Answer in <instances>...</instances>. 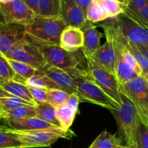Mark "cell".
Returning <instances> with one entry per match:
<instances>
[{
    "mask_svg": "<svg viewBox=\"0 0 148 148\" xmlns=\"http://www.w3.org/2000/svg\"><path fill=\"white\" fill-rule=\"evenodd\" d=\"M70 70L75 79L76 95L79 98L80 103H91L111 111H118L120 109V106L91 79L86 70L78 68Z\"/></svg>",
    "mask_w": 148,
    "mask_h": 148,
    "instance_id": "obj_1",
    "label": "cell"
},
{
    "mask_svg": "<svg viewBox=\"0 0 148 148\" xmlns=\"http://www.w3.org/2000/svg\"><path fill=\"white\" fill-rule=\"evenodd\" d=\"M67 27L59 17L36 15L25 25L26 33L37 42L51 45H59L62 32Z\"/></svg>",
    "mask_w": 148,
    "mask_h": 148,
    "instance_id": "obj_2",
    "label": "cell"
},
{
    "mask_svg": "<svg viewBox=\"0 0 148 148\" xmlns=\"http://www.w3.org/2000/svg\"><path fill=\"white\" fill-rule=\"evenodd\" d=\"M122 103L118 111H112L117 121L118 130L127 147L137 148L136 133L139 118L133 104L120 92Z\"/></svg>",
    "mask_w": 148,
    "mask_h": 148,
    "instance_id": "obj_3",
    "label": "cell"
},
{
    "mask_svg": "<svg viewBox=\"0 0 148 148\" xmlns=\"http://www.w3.org/2000/svg\"><path fill=\"white\" fill-rule=\"evenodd\" d=\"M12 130L23 148L49 147L59 139H71L75 135L71 130L59 127L30 131Z\"/></svg>",
    "mask_w": 148,
    "mask_h": 148,
    "instance_id": "obj_4",
    "label": "cell"
},
{
    "mask_svg": "<svg viewBox=\"0 0 148 148\" xmlns=\"http://www.w3.org/2000/svg\"><path fill=\"white\" fill-rule=\"evenodd\" d=\"M39 49L43 54L46 64L64 70H69L77 66L86 59L82 49L75 52L64 50L59 45H51L38 42Z\"/></svg>",
    "mask_w": 148,
    "mask_h": 148,
    "instance_id": "obj_5",
    "label": "cell"
},
{
    "mask_svg": "<svg viewBox=\"0 0 148 148\" xmlns=\"http://www.w3.org/2000/svg\"><path fill=\"white\" fill-rule=\"evenodd\" d=\"M120 90L133 104L141 121L148 127V81L144 77H136L120 85Z\"/></svg>",
    "mask_w": 148,
    "mask_h": 148,
    "instance_id": "obj_6",
    "label": "cell"
},
{
    "mask_svg": "<svg viewBox=\"0 0 148 148\" xmlns=\"http://www.w3.org/2000/svg\"><path fill=\"white\" fill-rule=\"evenodd\" d=\"M4 57L26 64L36 69H41L46 64L38 42L26 34V37L17 43Z\"/></svg>",
    "mask_w": 148,
    "mask_h": 148,
    "instance_id": "obj_7",
    "label": "cell"
},
{
    "mask_svg": "<svg viewBox=\"0 0 148 148\" xmlns=\"http://www.w3.org/2000/svg\"><path fill=\"white\" fill-rule=\"evenodd\" d=\"M87 69H86L91 79L112 99L120 106V84L114 75L109 72L90 58H86Z\"/></svg>",
    "mask_w": 148,
    "mask_h": 148,
    "instance_id": "obj_8",
    "label": "cell"
},
{
    "mask_svg": "<svg viewBox=\"0 0 148 148\" xmlns=\"http://www.w3.org/2000/svg\"><path fill=\"white\" fill-rule=\"evenodd\" d=\"M105 24L110 28L113 38V43H114V48L116 53L115 77L119 84L123 85L139 76L133 72V69L126 63L123 58V43L120 39L118 31L113 20L110 19L107 20L105 22Z\"/></svg>",
    "mask_w": 148,
    "mask_h": 148,
    "instance_id": "obj_9",
    "label": "cell"
},
{
    "mask_svg": "<svg viewBox=\"0 0 148 148\" xmlns=\"http://www.w3.org/2000/svg\"><path fill=\"white\" fill-rule=\"evenodd\" d=\"M122 36L135 46H148V30L139 25L129 17L120 14L113 18Z\"/></svg>",
    "mask_w": 148,
    "mask_h": 148,
    "instance_id": "obj_10",
    "label": "cell"
},
{
    "mask_svg": "<svg viewBox=\"0 0 148 148\" xmlns=\"http://www.w3.org/2000/svg\"><path fill=\"white\" fill-rule=\"evenodd\" d=\"M104 30L106 41L89 57L100 66L115 76L116 53L111 31L105 23L100 25Z\"/></svg>",
    "mask_w": 148,
    "mask_h": 148,
    "instance_id": "obj_11",
    "label": "cell"
},
{
    "mask_svg": "<svg viewBox=\"0 0 148 148\" xmlns=\"http://www.w3.org/2000/svg\"><path fill=\"white\" fill-rule=\"evenodd\" d=\"M0 10L6 23L26 25L37 15L23 0H13L7 4H0Z\"/></svg>",
    "mask_w": 148,
    "mask_h": 148,
    "instance_id": "obj_12",
    "label": "cell"
},
{
    "mask_svg": "<svg viewBox=\"0 0 148 148\" xmlns=\"http://www.w3.org/2000/svg\"><path fill=\"white\" fill-rule=\"evenodd\" d=\"M59 17L67 26L79 27L81 30L91 23L86 20L75 0H60Z\"/></svg>",
    "mask_w": 148,
    "mask_h": 148,
    "instance_id": "obj_13",
    "label": "cell"
},
{
    "mask_svg": "<svg viewBox=\"0 0 148 148\" xmlns=\"http://www.w3.org/2000/svg\"><path fill=\"white\" fill-rule=\"evenodd\" d=\"M26 36L25 25L14 23L0 25V56H5Z\"/></svg>",
    "mask_w": 148,
    "mask_h": 148,
    "instance_id": "obj_14",
    "label": "cell"
},
{
    "mask_svg": "<svg viewBox=\"0 0 148 148\" xmlns=\"http://www.w3.org/2000/svg\"><path fill=\"white\" fill-rule=\"evenodd\" d=\"M41 72L55 82L62 90L69 94H76V84L71 70H64L46 64L40 69Z\"/></svg>",
    "mask_w": 148,
    "mask_h": 148,
    "instance_id": "obj_15",
    "label": "cell"
},
{
    "mask_svg": "<svg viewBox=\"0 0 148 148\" xmlns=\"http://www.w3.org/2000/svg\"><path fill=\"white\" fill-rule=\"evenodd\" d=\"M59 46L67 51L80 50L84 46V33L79 27L67 26L61 33Z\"/></svg>",
    "mask_w": 148,
    "mask_h": 148,
    "instance_id": "obj_16",
    "label": "cell"
},
{
    "mask_svg": "<svg viewBox=\"0 0 148 148\" xmlns=\"http://www.w3.org/2000/svg\"><path fill=\"white\" fill-rule=\"evenodd\" d=\"M4 121L12 129L15 130H20V131H30V130L57 128V127L56 126L49 124L37 116L24 119H4Z\"/></svg>",
    "mask_w": 148,
    "mask_h": 148,
    "instance_id": "obj_17",
    "label": "cell"
},
{
    "mask_svg": "<svg viewBox=\"0 0 148 148\" xmlns=\"http://www.w3.org/2000/svg\"><path fill=\"white\" fill-rule=\"evenodd\" d=\"M84 33V46L82 49L85 58L91 57V55L100 47V39L102 33L97 30L93 23L81 30Z\"/></svg>",
    "mask_w": 148,
    "mask_h": 148,
    "instance_id": "obj_18",
    "label": "cell"
},
{
    "mask_svg": "<svg viewBox=\"0 0 148 148\" xmlns=\"http://www.w3.org/2000/svg\"><path fill=\"white\" fill-rule=\"evenodd\" d=\"M0 87L12 95L21 98L35 106H37V103L35 102L30 94L28 88L26 85L18 83L13 80H4L0 85Z\"/></svg>",
    "mask_w": 148,
    "mask_h": 148,
    "instance_id": "obj_19",
    "label": "cell"
},
{
    "mask_svg": "<svg viewBox=\"0 0 148 148\" xmlns=\"http://www.w3.org/2000/svg\"><path fill=\"white\" fill-rule=\"evenodd\" d=\"M91 145L96 148H126L121 145V140L116 137L115 134H111L104 130L92 143Z\"/></svg>",
    "mask_w": 148,
    "mask_h": 148,
    "instance_id": "obj_20",
    "label": "cell"
},
{
    "mask_svg": "<svg viewBox=\"0 0 148 148\" xmlns=\"http://www.w3.org/2000/svg\"><path fill=\"white\" fill-rule=\"evenodd\" d=\"M36 116L51 124L61 128L56 116L55 107L47 102L39 103L36 106Z\"/></svg>",
    "mask_w": 148,
    "mask_h": 148,
    "instance_id": "obj_21",
    "label": "cell"
},
{
    "mask_svg": "<svg viewBox=\"0 0 148 148\" xmlns=\"http://www.w3.org/2000/svg\"><path fill=\"white\" fill-rule=\"evenodd\" d=\"M26 85L28 87L41 88V89L61 90L55 82H53L50 78L46 76L44 74L42 73L40 69H38L36 75H34L33 77L26 80Z\"/></svg>",
    "mask_w": 148,
    "mask_h": 148,
    "instance_id": "obj_22",
    "label": "cell"
},
{
    "mask_svg": "<svg viewBox=\"0 0 148 148\" xmlns=\"http://www.w3.org/2000/svg\"><path fill=\"white\" fill-rule=\"evenodd\" d=\"M56 116L60 124L61 128L68 130L73 124L76 113L73 111L68 106L64 103L55 107Z\"/></svg>",
    "mask_w": 148,
    "mask_h": 148,
    "instance_id": "obj_23",
    "label": "cell"
},
{
    "mask_svg": "<svg viewBox=\"0 0 148 148\" xmlns=\"http://www.w3.org/2000/svg\"><path fill=\"white\" fill-rule=\"evenodd\" d=\"M113 22H114L115 25L116 27H117L118 31V33H119V36H120L122 42H123V43L124 44V46H126V49H127L128 50L131 52V53L133 55V57H134L135 59H136V62H137L138 64H139V66H140L141 69H142V73H143V77H148V61L147 60L146 58L144 56V55L139 51V50L138 49V48L136 47V46L129 43V42L126 40V38H125L122 36L121 33H120V30H119L118 28L117 25H116L113 19Z\"/></svg>",
    "mask_w": 148,
    "mask_h": 148,
    "instance_id": "obj_24",
    "label": "cell"
},
{
    "mask_svg": "<svg viewBox=\"0 0 148 148\" xmlns=\"http://www.w3.org/2000/svg\"><path fill=\"white\" fill-rule=\"evenodd\" d=\"M36 116V106L32 105H23L14 109L4 111V119H24Z\"/></svg>",
    "mask_w": 148,
    "mask_h": 148,
    "instance_id": "obj_25",
    "label": "cell"
},
{
    "mask_svg": "<svg viewBox=\"0 0 148 148\" xmlns=\"http://www.w3.org/2000/svg\"><path fill=\"white\" fill-rule=\"evenodd\" d=\"M60 0H39L37 15L59 17Z\"/></svg>",
    "mask_w": 148,
    "mask_h": 148,
    "instance_id": "obj_26",
    "label": "cell"
},
{
    "mask_svg": "<svg viewBox=\"0 0 148 148\" xmlns=\"http://www.w3.org/2000/svg\"><path fill=\"white\" fill-rule=\"evenodd\" d=\"M103 8L109 19L115 18L124 12L125 7L118 0H94Z\"/></svg>",
    "mask_w": 148,
    "mask_h": 148,
    "instance_id": "obj_27",
    "label": "cell"
},
{
    "mask_svg": "<svg viewBox=\"0 0 148 148\" xmlns=\"http://www.w3.org/2000/svg\"><path fill=\"white\" fill-rule=\"evenodd\" d=\"M86 18L88 21L94 24V23L104 21L109 17L102 7L94 0H93L86 10Z\"/></svg>",
    "mask_w": 148,
    "mask_h": 148,
    "instance_id": "obj_28",
    "label": "cell"
},
{
    "mask_svg": "<svg viewBox=\"0 0 148 148\" xmlns=\"http://www.w3.org/2000/svg\"><path fill=\"white\" fill-rule=\"evenodd\" d=\"M22 147L12 129L0 127V148Z\"/></svg>",
    "mask_w": 148,
    "mask_h": 148,
    "instance_id": "obj_29",
    "label": "cell"
},
{
    "mask_svg": "<svg viewBox=\"0 0 148 148\" xmlns=\"http://www.w3.org/2000/svg\"><path fill=\"white\" fill-rule=\"evenodd\" d=\"M7 59V58H6ZM8 61L9 64H10L11 67L14 70L15 73L17 75L23 77V79L27 80L29 78L33 77V75H36L38 69L26 64L23 63V62H18V61L12 60V59H7Z\"/></svg>",
    "mask_w": 148,
    "mask_h": 148,
    "instance_id": "obj_30",
    "label": "cell"
},
{
    "mask_svg": "<svg viewBox=\"0 0 148 148\" xmlns=\"http://www.w3.org/2000/svg\"><path fill=\"white\" fill-rule=\"evenodd\" d=\"M123 14L132 20L148 30V2L145 7L136 12H129L124 10Z\"/></svg>",
    "mask_w": 148,
    "mask_h": 148,
    "instance_id": "obj_31",
    "label": "cell"
},
{
    "mask_svg": "<svg viewBox=\"0 0 148 148\" xmlns=\"http://www.w3.org/2000/svg\"><path fill=\"white\" fill-rule=\"evenodd\" d=\"M71 94L59 89L47 90V103L57 107L64 104Z\"/></svg>",
    "mask_w": 148,
    "mask_h": 148,
    "instance_id": "obj_32",
    "label": "cell"
},
{
    "mask_svg": "<svg viewBox=\"0 0 148 148\" xmlns=\"http://www.w3.org/2000/svg\"><path fill=\"white\" fill-rule=\"evenodd\" d=\"M23 105H32V104L21 98H0V109L2 110L3 111H10Z\"/></svg>",
    "mask_w": 148,
    "mask_h": 148,
    "instance_id": "obj_33",
    "label": "cell"
},
{
    "mask_svg": "<svg viewBox=\"0 0 148 148\" xmlns=\"http://www.w3.org/2000/svg\"><path fill=\"white\" fill-rule=\"evenodd\" d=\"M136 142L140 148H148V127L139 119L136 133Z\"/></svg>",
    "mask_w": 148,
    "mask_h": 148,
    "instance_id": "obj_34",
    "label": "cell"
},
{
    "mask_svg": "<svg viewBox=\"0 0 148 148\" xmlns=\"http://www.w3.org/2000/svg\"><path fill=\"white\" fill-rule=\"evenodd\" d=\"M0 76L4 80H12L15 76V73L7 59L3 56H0Z\"/></svg>",
    "mask_w": 148,
    "mask_h": 148,
    "instance_id": "obj_35",
    "label": "cell"
},
{
    "mask_svg": "<svg viewBox=\"0 0 148 148\" xmlns=\"http://www.w3.org/2000/svg\"><path fill=\"white\" fill-rule=\"evenodd\" d=\"M112 20H113V19H112ZM113 23H114V22H113ZM116 28H117V27H116ZM123 58H124L125 61H126V63L130 66V67L133 69V72H134L139 77H143V73H142V69H141L140 66H139V64H138V63L136 62V59L133 57V55H132L131 53V52L126 49V46H124V44H123Z\"/></svg>",
    "mask_w": 148,
    "mask_h": 148,
    "instance_id": "obj_36",
    "label": "cell"
},
{
    "mask_svg": "<svg viewBox=\"0 0 148 148\" xmlns=\"http://www.w3.org/2000/svg\"><path fill=\"white\" fill-rule=\"evenodd\" d=\"M33 100L36 103L47 102V90L28 87Z\"/></svg>",
    "mask_w": 148,
    "mask_h": 148,
    "instance_id": "obj_37",
    "label": "cell"
},
{
    "mask_svg": "<svg viewBox=\"0 0 148 148\" xmlns=\"http://www.w3.org/2000/svg\"><path fill=\"white\" fill-rule=\"evenodd\" d=\"M148 2V0H129L128 5L125 7L124 10L129 12H136L145 7Z\"/></svg>",
    "mask_w": 148,
    "mask_h": 148,
    "instance_id": "obj_38",
    "label": "cell"
},
{
    "mask_svg": "<svg viewBox=\"0 0 148 148\" xmlns=\"http://www.w3.org/2000/svg\"><path fill=\"white\" fill-rule=\"evenodd\" d=\"M67 106L70 107L73 111H75V113L78 112V105L80 103V100L78 95L76 94H71L67 101L65 103Z\"/></svg>",
    "mask_w": 148,
    "mask_h": 148,
    "instance_id": "obj_39",
    "label": "cell"
},
{
    "mask_svg": "<svg viewBox=\"0 0 148 148\" xmlns=\"http://www.w3.org/2000/svg\"><path fill=\"white\" fill-rule=\"evenodd\" d=\"M36 14H38V4L39 0H23Z\"/></svg>",
    "mask_w": 148,
    "mask_h": 148,
    "instance_id": "obj_40",
    "label": "cell"
},
{
    "mask_svg": "<svg viewBox=\"0 0 148 148\" xmlns=\"http://www.w3.org/2000/svg\"><path fill=\"white\" fill-rule=\"evenodd\" d=\"M93 0H75L77 3L78 4V5L81 7L83 12H84V14H85L86 17V10L88 8V7L89 6V4L92 2Z\"/></svg>",
    "mask_w": 148,
    "mask_h": 148,
    "instance_id": "obj_41",
    "label": "cell"
},
{
    "mask_svg": "<svg viewBox=\"0 0 148 148\" xmlns=\"http://www.w3.org/2000/svg\"><path fill=\"white\" fill-rule=\"evenodd\" d=\"M139 51L144 55L147 60L148 61V46H136Z\"/></svg>",
    "mask_w": 148,
    "mask_h": 148,
    "instance_id": "obj_42",
    "label": "cell"
},
{
    "mask_svg": "<svg viewBox=\"0 0 148 148\" xmlns=\"http://www.w3.org/2000/svg\"><path fill=\"white\" fill-rule=\"evenodd\" d=\"M118 1H120V3H121L122 4H123V6H124L125 7H126V6L128 5V4H129V0H118Z\"/></svg>",
    "mask_w": 148,
    "mask_h": 148,
    "instance_id": "obj_43",
    "label": "cell"
},
{
    "mask_svg": "<svg viewBox=\"0 0 148 148\" xmlns=\"http://www.w3.org/2000/svg\"><path fill=\"white\" fill-rule=\"evenodd\" d=\"M5 23V21H4V17H3L2 14H1V10H0V25H2V24H4Z\"/></svg>",
    "mask_w": 148,
    "mask_h": 148,
    "instance_id": "obj_44",
    "label": "cell"
},
{
    "mask_svg": "<svg viewBox=\"0 0 148 148\" xmlns=\"http://www.w3.org/2000/svg\"><path fill=\"white\" fill-rule=\"evenodd\" d=\"M13 0H0V4H7L9 2H11Z\"/></svg>",
    "mask_w": 148,
    "mask_h": 148,
    "instance_id": "obj_45",
    "label": "cell"
},
{
    "mask_svg": "<svg viewBox=\"0 0 148 148\" xmlns=\"http://www.w3.org/2000/svg\"><path fill=\"white\" fill-rule=\"evenodd\" d=\"M4 111H3L2 110L0 109V119L4 118Z\"/></svg>",
    "mask_w": 148,
    "mask_h": 148,
    "instance_id": "obj_46",
    "label": "cell"
},
{
    "mask_svg": "<svg viewBox=\"0 0 148 148\" xmlns=\"http://www.w3.org/2000/svg\"><path fill=\"white\" fill-rule=\"evenodd\" d=\"M4 79H3V78L1 77V76H0V85H1V84L2 83V82H4Z\"/></svg>",
    "mask_w": 148,
    "mask_h": 148,
    "instance_id": "obj_47",
    "label": "cell"
},
{
    "mask_svg": "<svg viewBox=\"0 0 148 148\" xmlns=\"http://www.w3.org/2000/svg\"><path fill=\"white\" fill-rule=\"evenodd\" d=\"M89 148H96V147H94V146L91 145H90V147H89Z\"/></svg>",
    "mask_w": 148,
    "mask_h": 148,
    "instance_id": "obj_48",
    "label": "cell"
},
{
    "mask_svg": "<svg viewBox=\"0 0 148 148\" xmlns=\"http://www.w3.org/2000/svg\"><path fill=\"white\" fill-rule=\"evenodd\" d=\"M126 148H129V147H127V146H126ZM137 148H140V147H139V146H138V145H137Z\"/></svg>",
    "mask_w": 148,
    "mask_h": 148,
    "instance_id": "obj_49",
    "label": "cell"
},
{
    "mask_svg": "<svg viewBox=\"0 0 148 148\" xmlns=\"http://www.w3.org/2000/svg\"><path fill=\"white\" fill-rule=\"evenodd\" d=\"M145 79H147V80L148 81V77H145Z\"/></svg>",
    "mask_w": 148,
    "mask_h": 148,
    "instance_id": "obj_50",
    "label": "cell"
},
{
    "mask_svg": "<svg viewBox=\"0 0 148 148\" xmlns=\"http://www.w3.org/2000/svg\"><path fill=\"white\" fill-rule=\"evenodd\" d=\"M16 148H23V147H16Z\"/></svg>",
    "mask_w": 148,
    "mask_h": 148,
    "instance_id": "obj_51",
    "label": "cell"
}]
</instances>
